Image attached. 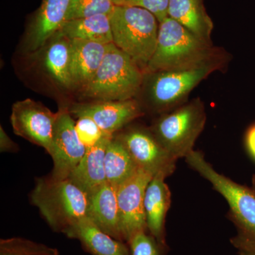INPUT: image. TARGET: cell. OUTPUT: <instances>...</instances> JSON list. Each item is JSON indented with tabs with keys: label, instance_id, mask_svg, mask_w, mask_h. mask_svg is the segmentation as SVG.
Here are the masks:
<instances>
[{
	"label": "cell",
	"instance_id": "1",
	"mask_svg": "<svg viewBox=\"0 0 255 255\" xmlns=\"http://www.w3.org/2000/svg\"><path fill=\"white\" fill-rule=\"evenodd\" d=\"M31 200L57 232L65 233L80 220L87 217L88 194L69 178H38Z\"/></svg>",
	"mask_w": 255,
	"mask_h": 255
},
{
	"label": "cell",
	"instance_id": "2",
	"mask_svg": "<svg viewBox=\"0 0 255 255\" xmlns=\"http://www.w3.org/2000/svg\"><path fill=\"white\" fill-rule=\"evenodd\" d=\"M221 54L212 44L201 41L170 17L159 24L155 53L146 73L194 66Z\"/></svg>",
	"mask_w": 255,
	"mask_h": 255
},
{
	"label": "cell",
	"instance_id": "3",
	"mask_svg": "<svg viewBox=\"0 0 255 255\" xmlns=\"http://www.w3.org/2000/svg\"><path fill=\"white\" fill-rule=\"evenodd\" d=\"M110 20L114 44L145 70L157 46V18L142 8L121 5L115 6Z\"/></svg>",
	"mask_w": 255,
	"mask_h": 255
},
{
	"label": "cell",
	"instance_id": "4",
	"mask_svg": "<svg viewBox=\"0 0 255 255\" xmlns=\"http://www.w3.org/2000/svg\"><path fill=\"white\" fill-rule=\"evenodd\" d=\"M142 69L113 43L91 81L82 88L84 95L100 101L132 100L144 81Z\"/></svg>",
	"mask_w": 255,
	"mask_h": 255
},
{
	"label": "cell",
	"instance_id": "5",
	"mask_svg": "<svg viewBox=\"0 0 255 255\" xmlns=\"http://www.w3.org/2000/svg\"><path fill=\"white\" fill-rule=\"evenodd\" d=\"M206 122L204 103L195 99L162 115L156 121L151 132L169 155L177 160L186 158L194 150Z\"/></svg>",
	"mask_w": 255,
	"mask_h": 255
},
{
	"label": "cell",
	"instance_id": "6",
	"mask_svg": "<svg viewBox=\"0 0 255 255\" xmlns=\"http://www.w3.org/2000/svg\"><path fill=\"white\" fill-rule=\"evenodd\" d=\"M224 62V55L220 54L194 66L149 73L151 105L160 111L181 105L201 82L221 68Z\"/></svg>",
	"mask_w": 255,
	"mask_h": 255
},
{
	"label": "cell",
	"instance_id": "7",
	"mask_svg": "<svg viewBox=\"0 0 255 255\" xmlns=\"http://www.w3.org/2000/svg\"><path fill=\"white\" fill-rule=\"evenodd\" d=\"M185 159L227 201L238 233L255 241V194L253 189L216 172L199 151L193 150Z\"/></svg>",
	"mask_w": 255,
	"mask_h": 255
},
{
	"label": "cell",
	"instance_id": "8",
	"mask_svg": "<svg viewBox=\"0 0 255 255\" xmlns=\"http://www.w3.org/2000/svg\"><path fill=\"white\" fill-rule=\"evenodd\" d=\"M86 150V147L79 138L75 122L69 109H60L55 121L49 152L53 161L50 177L55 179H68Z\"/></svg>",
	"mask_w": 255,
	"mask_h": 255
},
{
	"label": "cell",
	"instance_id": "9",
	"mask_svg": "<svg viewBox=\"0 0 255 255\" xmlns=\"http://www.w3.org/2000/svg\"><path fill=\"white\" fill-rule=\"evenodd\" d=\"M153 177L139 168L132 177L117 187L121 231L124 241L128 242L137 233L146 232L147 226L144 201L146 189Z\"/></svg>",
	"mask_w": 255,
	"mask_h": 255
},
{
	"label": "cell",
	"instance_id": "10",
	"mask_svg": "<svg viewBox=\"0 0 255 255\" xmlns=\"http://www.w3.org/2000/svg\"><path fill=\"white\" fill-rule=\"evenodd\" d=\"M58 113L31 99L18 101L11 110V126L14 133L41 146L49 154Z\"/></svg>",
	"mask_w": 255,
	"mask_h": 255
},
{
	"label": "cell",
	"instance_id": "11",
	"mask_svg": "<svg viewBox=\"0 0 255 255\" xmlns=\"http://www.w3.org/2000/svg\"><path fill=\"white\" fill-rule=\"evenodd\" d=\"M118 138L139 168L152 176L163 172L169 177L173 173L177 160L164 150L151 130L131 129Z\"/></svg>",
	"mask_w": 255,
	"mask_h": 255
},
{
	"label": "cell",
	"instance_id": "12",
	"mask_svg": "<svg viewBox=\"0 0 255 255\" xmlns=\"http://www.w3.org/2000/svg\"><path fill=\"white\" fill-rule=\"evenodd\" d=\"M69 111L78 118L89 117L92 119L102 131L112 137L114 132L142 115L140 105L133 99L75 104Z\"/></svg>",
	"mask_w": 255,
	"mask_h": 255
},
{
	"label": "cell",
	"instance_id": "13",
	"mask_svg": "<svg viewBox=\"0 0 255 255\" xmlns=\"http://www.w3.org/2000/svg\"><path fill=\"white\" fill-rule=\"evenodd\" d=\"M72 0H43L30 26L28 49L36 51L45 46L66 22Z\"/></svg>",
	"mask_w": 255,
	"mask_h": 255
},
{
	"label": "cell",
	"instance_id": "14",
	"mask_svg": "<svg viewBox=\"0 0 255 255\" xmlns=\"http://www.w3.org/2000/svg\"><path fill=\"white\" fill-rule=\"evenodd\" d=\"M87 217L104 232L123 241L121 231L117 189L107 182L89 196Z\"/></svg>",
	"mask_w": 255,
	"mask_h": 255
},
{
	"label": "cell",
	"instance_id": "15",
	"mask_svg": "<svg viewBox=\"0 0 255 255\" xmlns=\"http://www.w3.org/2000/svg\"><path fill=\"white\" fill-rule=\"evenodd\" d=\"M168 177L159 172L152 178L145 194V211L147 229L160 246L164 243V222L170 205L171 194L164 180Z\"/></svg>",
	"mask_w": 255,
	"mask_h": 255
},
{
	"label": "cell",
	"instance_id": "16",
	"mask_svg": "<svg viewBox=\"0 0 255 255\" xmlns=\"http://www.w3.org/2000/svg\"><path fill=\"white\" fill-rule=\"evenodd\" d=\"M113 137H105L87 149L85 155L70 174L69 179L88 196L94 194L105 183V158L107 145Z\"/></svg>",
	"mask_w": 255,
	"mask_h": 255
},
{
	"label": "cell",
	"instance_id": "17",
	"mask_svg": "<svg viewBox=\"0 0 255 255\" xmlns=\"http://www.w3.org/2000/svg\"><path fill=\"white\" fill-rule=\"evenodd\" d=\"M71 72L73 86L84 88L95 76L110 44L85 40H71Z\"/></svg>",
	"mask_w": 255,
	"mask_h": 255
},
{
	"label": "cell",
	"instance_id": "18",
	"mask_svg": "<svg viewBox=\"0 0 255 255\" xmlns=\"http://www.w3.org/2000/svg\"><path fill=\"white\" fill-rule=\"evenodd\" d=\"M64 234L78 240L92 255H130L123 242L104 232L88 217L80 220Z\"/></svg>",
	"mask_w": 255,
	"mask_h": 255
},
{
	"label": "cell",
	"instance_id": "19",
	"mask_svg": "<svg viewBox=\"0 0 255 255\" xmlns=\"http://www.w3.org/2000/svg\"><path fill=\"white\" fill-rule=\"evenodd\" d=\"M168 16L201 41L212 44L214 23L206 13L203 0H170Z\"/></svg>",
	"mask_w": 255,
	"mask_h": 255
},
{
	"label": "cell",
	"instance_id": "20",
	"mask_svg": "<svg viewBox=\"0 0 255 255\" xmlns=\"http://www.w3.org/2000/svg\"><path fill=\"white\" fill-rule=\"evenodd\" d=\"M71 55V39L60 32L50 38L45 53V67L53 80L66 88L73 87L70 72Z\"/></svg>",
	"mask_w": 255,
	"mask_h": 255
},
{
	"label": "cell",
	"instance_id": "21",
	"mask_svg": "<svg viewBox=\"0 0 255 255\" xmlns=\"http://www.w3.org/2000/svg\"><path fill=\"white\" fill-rule=\"evenodd\" d=\"M59 32L71 40H85L103 44L113 43L109 15L100 14L67 21Z\"/></svg>",
	"mask_w": 255,
	"mask_h": 255
},
{
	"label": "cell",
	"instance_id": "22",
	"mask_svg": "<svg viewBox=\"0 0 255 255\" xmlns=\"http://www.w3.org/2000/svg\"><path fill=\"white\" fill-rule=\"evenodd\" d=\"M105 165L107 182L117 189L132 177L139 169L119 138H112L109 142L106 150Z\"/></svg>",
	"mask_w": 255,
	"mask_h": 255
},
{
	"label": "cell",
	"instance_id": "23",
	"mask_svg": "<svg viewBox=\"0 0 255 255\" xmlns=\"http://www.w3.org/2000/svg\"><path fill=\"white\" fill-rule=\"evenodd\" d=\"M55 251V248L21 238L0 241V255H48Z\"/></svg>",
	"mask_w": 255,
	"mask_h": 255
},
{
	"label": "cell",
	"instance_id": "24",
	"mask_svg": "<svg viewBox=\"0 0 255 255\" xmlns=\"http://www.w3.org/2000/svg\"><path fill=\"white\" fill-rule=\"evenodd\" d=\"M115 6L110 0H72L67 21L100 14L110 16Z\"/></svg>",
	"mask_w": 255,
	"mask_h": 255
},
{
	"label": "cell",
	"instance_id": "25",
	"mask_svg": "<svg viewBox=\"0 0 255 255\" xmlns=\"http://www.w3.org/2000/svg\"><path fill=\"white\" fill-rule=\"evenodd\" d=\"M75 128L80 141L86 148L96 145L103 137L110 136L89 117H80L75 122Z\"/></svg>",
	"mask_w": 255,
	"mask_h": 255
},
{
	"label": "cell",
	"instance_id": "26",
	"mask_svg": "<svg viewBox=\"0 0 255 255\" xmlns=\"http://www.w3.org/2000/svg\"><path fill=\"white\" fill-rule=\"evenodd\" d=\"M131 255H161L159 248L162 247L155 238L146 232H140L132 236L129 241Z\"/></svg>",
	"mask_w": 255,
	"mask_h": 255
},
{
	"label": "cell",
	"instance_id": "27",
	"mask_svg": "<svg viewBox=\"0 0 255 255\" xmlns=\"http://www.w3.org/2000/svg\"><path fill=\"white\" fill-rule=\"evenodd\" d=\"M170 0H126L124 5L137 6L147 10L157 18L159 23L168 17Z\"/></svg>",
	"mask_w": 255,
	"mask_h": 255
},
{
	"label": "cell",
	"instance_id": "28",
	"mask_svg": "<svg viewBox=\"0 0 255 255\" xmlns=\"http://www.w3.org/2000/svg\"><path fill=\"white\" fill-rule=\"evenodd\" d=\"M231 242L237 250L238 255H255V241L238 233Z\"/></svg>",
	"mask_w": 255,
	"mask_h": 255
},
{
	"label": "cell",
	"instance_id": "29",
	"mask_svg": "<svg viewBox=\"0 0 255 255\" xmlns=\"http://www.w3.org/2000/svg\"><path fill=\"white\" fill-rule=\"evenodd\" d=\"M0 149H1V152H7V151L10 152L18 149V146L14 143L10 137H8L1 127V131H0Z\"/></svg>",
	"mask_w": 255,
	"mask_h": 255
},
{
	"label": "cell",
	"instance_id": "30",
	"mask_svg": "<svg viewBox=\"0 0 255 255\" xmlns=\"http://www.w3.org/2000/svg\"><path fill=\"white\" fill-rule=\"evenodd\" d=\"M246 145L250 153L255 159V124L252 126L247 132Z\"/></svg>",
	"mask_w": 255,
	"mask_h": 255
},
{
	"label": "cell",
	"instance_id": "31",
	"mask_svg": "<svg viewBox=\"0 0 255 255\" xmlns=\"http://www.w3.org/2000/svg\"><path fill=\"white\" fill-rule=\"evenodd\" d=\"M112 3L116 6H121V5H124L126 2V0H110Z\"/></svg>",
	"mask_w": 255,
	"mask_h": 255
},
{
	"label": "cell",
	"instance_id": "32",
	"mask_svg": "<svg viewBox=\"0 0 255 255\" xmlns=\"http://www.w3.org/2000/svg\"><path fill=\"white\" fill-rule=\"evenodd\" d=\"M252 189H253V192L255 194V175H253V180H252Z\"/></svg>",
	"mask_w": 255,
	"mask_h": 255
},
{
	"label": "cell",
	"instance_id": "33",
	"mask_svg": "<svg viewBox=\"0 0 255 255\" xmlns=\"http://www.w3.org/2000/svg\"><path fill=\"white\" fill-rule=\"evenodd\" d=\"M48 255H59V253H58V251L56 250V251L53 252V253H50V254Z\"/></svg>",
	"mask_w": 255,
	"mask_h": 255
}]
</instances>
